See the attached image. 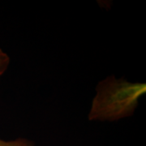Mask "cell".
<instances>
[{"label": "cell", "mask_w": 146, "mask_h": 146, "mask_svg": "<svg viewBox=\"0 0 146 146\" xmlns=\"http://www.w3.org/2000/svg\"><path fill=\"white\" fill-rule=\"evenodd\" d=\"M0 146H35L34 142L26 138H17L11 141L0 139Z\"/></svg>", "instance_id": "obj_2"}, {"label": "cell", "mask_w": 146, "mask_h": 146, "mask_svg": "<svg viewBox=\"0 0 146 146\" xmlns=\"http://www.w3.org/2000/svg\"><path fill=\"white\" fill-rule=\"evenodd\" d=\"M10 64V57L2 49H0V76L7 70Z\"/></svg>", "instance_id": "obj_3"}, {"label": "cell", "mask_w": 146, "mask_h": 146, "mask_svg": "<svg viewBox=\"0 0 146 146\" xmlns=\"http://www.w3.org/2000/svg\"><path fill=\"white\" fill-rule=\"evenodd\" d=\"M145 93V83H131L110 76L97 85L89 119L112 122L131 116L140 98Z\"/></svg>", "instance_id": "obj_1"}]
</instances>
